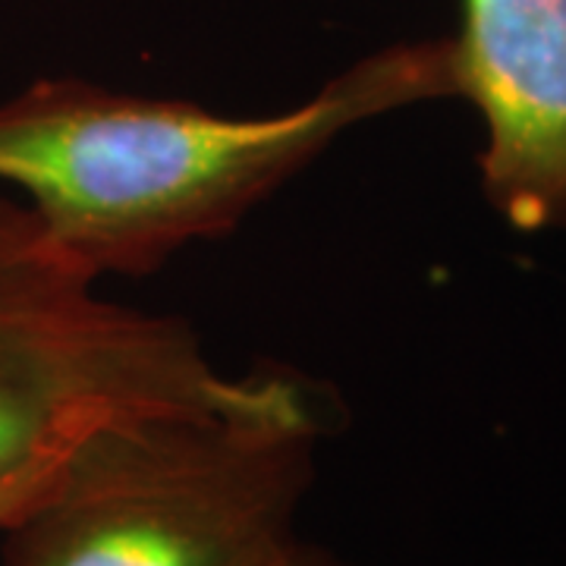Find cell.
Segmentation results:
<instances>
[{
	"instance_id": "cell-1",
	"label": "cell",
	"mask_w": 566,
	"mask_h": 566,
	"mask_svg": "<svg viewBox=\"0 0 566 566\" xmlns=\"http://www.w3.org/2000/svg\"><path fill=\"white\" fill-rule=\"evenodd\" d=\"M438 98H457L450 35L381 48L264 117L48 76L0 98V182L92 281L145 277L230 237L349 126Z\"/></svg>"
},
{
	"instance_id": "cell-2",
	"label": "cell",
	"mask_w": 566,
	"mask_h": 566,
	"mask_svg": "<svg viewBox=\"0 0 566 566\" xmlns=\"http://www.w3.org/2000/svg\"><path fill=\"white\" fill-rule=\"evenodd\" d=\"M318 441L296 378L255 406L107 422L0 532V566H268L300 538Z\"/></svg>"
},
{
	"instance_id": "cell-3",
	"label": "cell",
	"mask_w": 566,
	"mask_h": 566,
	"mask_svg": "<svg viewBox=\"0 0 566 566\" xmlns=\"http://www.w3.org/2000/svg\"><path fill=\"white\" fill-rule=\"evenodd\" d=\"M290 381L264 368L223 375L186 318L102 296L29 205L0 196V482L107 422L255 406Z\"/></svg>"
},
{
	"instance_id": "cell-4",
	"label": "cell",
	"mask_w": 566,
	"mask_h": 566,
	"mask_svg": "<svg viewBox=\"0 0 566 566\" xmlns=\"http://www.w3.org/2000/svg\"><path fill=\"white\" fill-rule=\"evenodd\" d=\"M450 41L491 211L516 233L566 227V0H460Z\"/></svg>"
},
{
	"instance_id": "cell-5",
	"label": "cell",
	"mask_w": 566,
	"mask_h": 566,
	"mask_svg": "<svg viewBox=\"0 0 566 566\" xmlns=\"http://www.w3.org/2000/svg\"><path fill=\"white\" fill-rule=\"evenodd\" d=\"M63 460H66V453L25 465L17 475H10V479L0 482V532L10 526V523H17L25 510H32L54 488Z\"/></svg>"
},
{
	"instance_id": "cell-6",
	"label": "cell",
	"mask_w": 566,
	"mask_h": 566,
	"mask_svg": "<svg viewBox=\"0 0 566 566\" xmlns=\"http://www.w3.org/2000/svg\"><path fill=\"white\" fill-rule=\"evenodd\" d=\"M268 566H365V564H356V560H349V557L337 554V551H331V547L296 538V542H290V545L283 547L281 554H277V557H274Z\"/></svg>"
}]
</instances>
